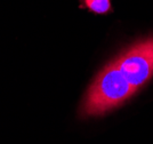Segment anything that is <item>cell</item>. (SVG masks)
Instances as JSON below:
<instances>
[{
	"instance_id": "6da1fadb",
	"label": "cell",
	"mask_w": 153,
	"mask_h": 144,
	"mask_svg": "<svg viewBox=\"0 0 153 144\" xmlns=\"http://www.w3.org/2000/svg\"><path fill=\"white\" fill-rule=\"evenodd\" d=\"M137 89L128 81L114 63L108 64L97 75L82 101L80 113L83 117L100 116L121 105Z\"/></svg>"
},
{
	"instance_id": "7a4b0ae2",
	"label": "cell",
	"mask_w": 153,
	"mask_h": 144,
	"mask_svg": "<svg viewBox=\"0 0 153 144\" xmlns=\"http://www.w3.org/2000/svg\"><path fill=\"white\" fill-rule=\"evenodd\" d=\"M113 63L138 90L153 75V37L130 46Z\"/></svg>"
},
{
	"instance_id": "3957f363",
	"label": "cell",
	"mask_w": 153,
	"mask_h": 144,
	"mask_svg": "<svg viewBox=\"0 0 153 144\" xmlns=\"http://www.w3.org/2000/svg\"><path fill=\"white\" fill-rule=\"evenodd\" d=\"M83 4L89 10L97 14H105L111 9L110 0H83Z\"/></svg>"
}]
</instances>
